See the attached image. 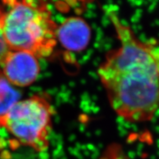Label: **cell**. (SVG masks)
<instances>
[{"label": "cell", "mask_w": 159, "mask_h": 159, "mask_svg": "<svg viewBox=\"0 0 159 159\" xmlns=\"http://www.w3.org/2000/svg\"><path fill=\"white\" fill-rule=\"evenodd\" d=\"M53 108L47 96L36 94L16 103L6 116V129L19 146L37 152L47 150L52 132Z\"/></svg>", "instance_id": "3957f363"}, {"label": "cell", "mask_w": 159, "mask_h": 159, "mask_svg": "<svg viewBox=\"0 0 159 159\" xmlns=\"http://www.w3.org/2000/svg\"><path fill=\"white\" fill-rule=\"evenodd\" d=\"M5 13L0 9V66L2 63L4 59L10 51V49L7 47L5 42V38L3 35V19Z\"/></svg>", "instance_id": "ba28073f"}, {"label": "cell", "mask_w": 159, "mask_h": 159, "mask_svg": "<svg viewBox=\"0 0 159 159\" xmlns=\"http://www.w3.org/2000/svg\"><path fill=\"white\" fill-rule=\"evenodd\" d=\"M119 47L108 52L98 75L111 108L130 122L150 121L159 108V55L114 13Z\"/></svg>", "instance_id": "6da1fadb"}, {"label": "cell", "mask_w": 159, "mask_h": 159, "mask_svg": "<svg viewBox=\"0 0 159 159\" xmlns=\"http://www.w3.org/2000/svg\"><path fill=\"white\" fill-rule=\"evenodd\" d=\"M94 0H59V6L63 8L72 9L76 11H82L89 4Z\"/></svg>", "instance_id": "52a82bcc"}, {"label": "cell", "mask_w": 159, "mask_h": 159, "mask_svg": "<svg viewBox=\"0 0 159 159\" xmlns=\"http://www.w3.org/2000/svg\"><path fill=\"white\" fill-rule=\"evenodd\" d=\"M91 29L83 18H67L57 28V40L63 48L71 52H81L88 47Z\"/></svg>", "instance_id": "5b68a950"}, {"label": "cell", "mask_w": 159, "mask_h": 159, "mask_svg": "<svg viewBox=\"0 0 159 159\" xmlns=\"http://www.w3.org/2000/svg\"><path fill=\"white\" fill-rule=\"evenodd\" d=\"M57 25L43 0H25L5 13L3 35L10 50L47 57L56 47Z\"/></svg>", "instance_id": "7a4b0ae2"}, {"label": "cell", "mask_w": 159, "mask_h": 159, "mask_svg": "<svg viewBox=\"0 0 159 159\" xmlns=\"http://www.w3.org/2000/svg\"><path fill=\"white\" fill-rule=\"evenodd\" d=\"M2 75L11 85L28 86L40 73L38 57L25 51L10 50L1 65Z\"/></svg>", "instance_id": "277c9868"}, {"label": "cell", "mask_w": 159, "mask_h": 159, "mask_svg": "<svg viewBox=\"0 0 159 159\" xmlns=\"http://www.w3.org/2000/svg\"><path fill=\"white\" fill-rule=\"evenodd\" d=\"M24 1H25V0H2L4 4L6 5H7L10 7H13V6L16 5V4L20 3Z\"/></svg>", "instance_id": "9c48e42d"}, {"label": "cell", "mask_w": 159, "mask_h": 159, "mask_svg": "<svg viewBox=\"0 0 159 159\" xmlns=\"http://www.w3.org/2000/svg\"><path fill=\"white\" fill-rule=\"evenodd\" d=\"M20 97L19 91L0 75V128L10 111L20 100Z\"/></svg>", "instance_id": "8992f818"}]
</instances>
